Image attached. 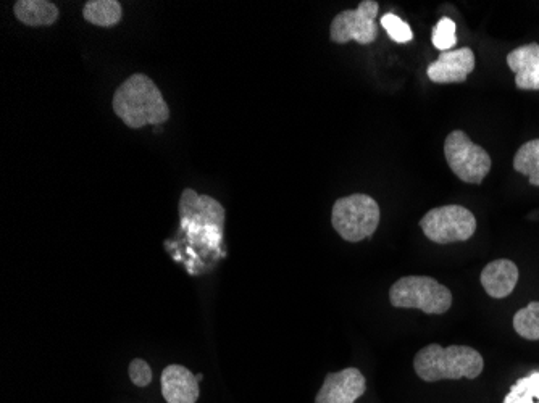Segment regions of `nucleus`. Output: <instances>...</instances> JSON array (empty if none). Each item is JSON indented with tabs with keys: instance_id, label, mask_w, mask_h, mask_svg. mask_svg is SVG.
Returning <instances> with one entry per match:
<instances>
[{
	"instance_id": "f257e3e1",
	"label": "nucleus",
	"mask_w": 539,
	"mask_h": 403,
	"mask_svg": "<svg viewBox=\"0 0 539 403\" xmlns=\"http://www.w3.org/2000/svg\"><path fill=\"white\" fill-rule=\"evenodd\" d=\"M113 112L133 129L162 125L170 118V109L162 92L149 76H130L113 96Z\"/></svg>"
},
{
	"instance_id": "f03ea898",
	"label": "nucleus",
	"mask_w": 539,
	"mask_h": 403,
	"mask_svg": "<svg viewBox=\"0 0 539 403\" xmlns=\"http://www.w3.org/2000/svg\"><path fill=\"white\" fill-rule=\"evenodd\" d=\"M414 368L418 378L425 383H438L443 379H477L483 373L485 360L478 350L467 345L441 347L430 344L415 355Z\"/></svg>"
},
{
	"instance_id": "7ed1b4c3",
	"label": "nucleus",
	"mask_w": 539,
	"mask_h": 403,
	"mask_svg": "<svg viewBox=\"0 0 539 403\" xmlns=\"http://www.w3.org/2000/svg\"><path fill=\"white\" fill-rule=\"evenodd\" d=\"M380 205L365 194L336 200L331 212V223L336 233L347 242H360L373 236L380 225Z\"/></svg>"
},
{
	"instance_id": "20e7f679",
	"label": "nucleus",
	"mask_w": 539,
	"mask_h": 403,
	"mask_svg": "<svg viewBox=\"0 0 539 403\" xmlns=\"http://www.w3.org/2000/svg\"><path fill=\"white\" fill-rule=\"evenodd\" d=\"M391 305L396 308H417L427 315H443L452 305L448 287L428 276H406L397 279L389 291Z\"/></svg>"
},
{
	"instance_id": "39448f33",
	"label": "nucleus",
	"mask_w": 539,
	"mask_h": 403,
	"mask_svg": "<svg viewBox=\"0 0 539 403\" xmlns=\"http://www.w3.org/2000/svg\"><path fill=\"white\" fill-rule=\"evenodd\" d=\"M423 234L436 244L465 242L477 231V220L462 205H444L433 208L420 220Z\"/></svg>"
},
{
	"instance_id": "423d86ee",
	"label": "nucleus",
	"mask_w": 539,
	"mask_h": 403,
	"mask_svg": "<svg viewBox=\"0 0 539 403\" xmlns=\"http://www.w3.org/2000/svg\"><path fill=\"white\" fill-rule=\"evenodd\" d=\"M444 155L454 175L468 184H481L491 170V157L464 131H452L444 142Z\"/></svg>"
},
{
	"instance_id": "0eeeda50",
	"label": "nucleus",
	"mask_w": 539,
	"mask_h": 403,
	"mask_svg": "<svg viewBox=\"0 0 539 403\" xmlns=\"http://www.w3.org/2000/svg\"><path fill=\"white\" fill-rule=\"evenodd\" d=\"M180 217L189 233H205L222 236L225 208L209 196H199L193 189H184L180 199Z\"/></svg>"
},
{
	"instance_id": "6e6552de",
	"label": "nucleus",
	"mask_w": 539,
	"mask_h": 403,
	"mask_svg": "<svg viewBox=\"0 0 539 403\" xmlns=\"http://www.w3.org/2000/svg\"><path fill=\"white\" fill-rule=\"evenodd\" d=\"M380 5L375 0L360 2L356 10H346L333 18L331 23V39L336 44L357 41L362 46L372 44L378 36L375 18L378 17Z\"/></svg>"
},
{
	"instance_id": "1a4fd4ad",
	"label": "nucleus",
	"mask_w": 539,
	"mask_h": 403,
	"mask_svg": "<svg viewBox=\"0 0 539 403\" xmlns=\"http://www.w3.org/2000/svg\"><path fill=\"white\" fill-rule=\"evenodd\" d=\"M367 391L364 374L357 368L326 374L325 383L315 397V403H356Z\"/></svg>"
},
{
	"instance_id": "9d476101",
	"label": "nucleus",
	"mask_w": 539,
	"mask_h": 403,
	"mask_svg": "<svg viewBox=\"0 0 539 403\" xmlns=\"http://www.w3.org/2000/svg\"><path fill=\"white\" fill-rule=\"evenodd\" d=\"M475 63L477 60L470 47L441 52L438 60L428 67V78L438 84L464 83L475 70Z\"/></svg>"
},
{
	"instance_id": "9b49d317",
	"label": "nucleus",
	"mask_w": 539,
	"mask_h": 403,
	"mask_svg": "<svg viewBox=\"0 0 539 403\" xmlns=\"http://www.w3.org/2000/svg\"><path fill=\"white\" fill-rule=\"evenodd\" d=\"M160 386L167 403H196L201 394L196 374L183 365L167 366L163 370Z\"/></svg>"
},
{
	"instance_id": "f8f14e48",
	"label": "nucleus",
	"mask_w": 539,
	"mask_h": 403,
	"mask_svg": "<svg viewBox=\"0 0 539 403\" xmlns=\"http://www.w3.org/2000/svg\"><path fill=\"white\" fill-rule=\"evenodd\" d=\"M519 283V268L514 262L501 258L494 260L481 271V286L493 299H506Z\"/></svg>"
},
{
	"instance_id": "ddd939ff",
	"label": "nucleus",
	"mask_w": 539,
	"mask_h": 403,
	"mask_svg": "<svg viewBox=\"0 0 539 403\" xmlns=\"http://www.w3.org/2000/svg\"><path fill=\"white\" fill-rule=\"evenodd\" d=\"M507 65L515 73V86L522 91H539V44L517 47L507 55Z\"/></svg>"
},
{
	"instance_id": "4468645a",
	"label": "nucleus",
	"mask_w": 539,
	"mask_h": 403,
	"mask_svg": "<svg viewBox=\"0 0 539 403\" xmlns=\"http://www.w3.org/2000/svg\"><path fill=\"white\" fill-rule=\"evenodd\" d=\"M21 23L28 26H49L59 20V9L46 0H20L13 7Z\"/></svg>"
},
{
	"instance_id": "2eb2a0df",
	"label": "nucleus",
	"mask_w": 539,
	"mask_h": 403,
	"mask_svg": "<svg viewBox=\"0 0 539 403\" xmlns=\"http://www.w3.org/2000/svg\"><path fill=\"white\" fill-rule=\"evenodd\" d=\"M83 15L92 25L107 28L122 20L123 10L117 0H89L88 4L84 5Z\"/></svg>"
},
{
	"instance_id": "dca6fc26",
	"label": "nucleus",
	"mask_w": 539,
	"mask_h": 403,
	"mask_svg": "<svg viewBox=\"0 0 539 403\" xmlns=\"http://www.w3.org/2000/svg\"><path fill=\"white\" fill-rule=\"evenodd\" d=\"M515 170L528 176L531 186H539V139L520 147L514 158Z\"/></svg>"
},
{
	"instance_id": "f3484780",
	"label": "nucleus",
	"mask_w": 539,
	"mask_h": 403,
	"mask_svg": "<svg viewBox=\"0 0 539 403\" xmlns=\"http://www.w3.org/2000/svg\"><path fill=\"white\" fill-rule=\"evenodd\" d=\"M502 403H539V370L520 378Z\"/></svg>"
},
{
	"instance_id": "a211bd4d",
	"label": "nucleus",
	"mask_w": 539,
	"mask_h": 403,
	"mask_svg": "<svg viewBox=\"0 0 539 403\" xmlns=\"http://www.w3.org/2000/svg\"><path fill=\"white\" fill-rule=\"evenodd\" d=\"M514 329L527 341H539V302H531L515 313Z\"/></svg>"
},
{
	"instance_id": "6ab92c4d",
	"label": "nucleus",
	"mask_w": 539,
	"mask_h": 403,
	"mask_svg": "<svg viewBox=\"0 0 539 403\" xmlns=\"http://www.w3.org/2000/svg\"><path fill=\"white\" fill-rule=\"evenodd\" d=\"M456 44V23L451 18H441L433 30V46L441 52H448L454 49Z\"/></svg>"
},
{
	"instance_id": "aec40b11",
	"label": "nucleus",
	"mask_w": 539,
	"mask_h": 403,
	"mask_svg": "<svg viewBox=\"0 0 539 403\" xmlns=\"http://www.w3.org/2000/svg\"><path fill=\"white\" fill-rule=\"evenodd\" d=\"M381 26L389 34V38L399 42V44H406V42H410L414 38V33L410 30V26L407 25L406 21H402L393 13H386L381 17Z\"/></svg>"
},
{
	"instance_id": "412c9836",
	"label": "nucleus",
	"mask_w": 539,
	"mask_h": 403,
	"mask_svg": "<svg viewBox=\"0 0 539 403\" xmlns=\"http://www.w3.org/2000/svg\"><path fill=\"white\" fill-rule=\"evenodd\" d=\"M128 374H130L131 383L138 387L149 386L154 378L151 366L143 358H134L128 368Z\"/></svg>"
},
{
	"instance_id": "4be33fe9",
	"label": "nucleus",
	"mask_w": 539,
	"mask_h": 403,
	"mask_svg": "<svg viewBox=\"0 0 539 403\" xmlns=\"http://www.w3.org/2000/svg\"><path fill=\"white\" fill-rule=\"evenodd\" d=\"M196 379L197 381H199V383H201L202 379H204V374H201V373L196 374Z\"/></svg>"
}]
</instances>
